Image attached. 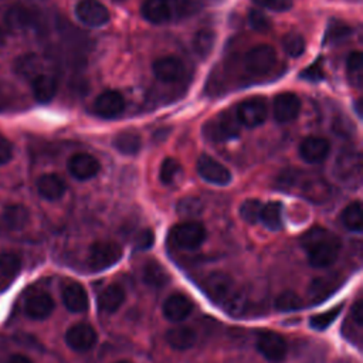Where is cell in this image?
Returning <instances> with one entry per match:
<instances>
[{
	"label": "cell",
	"mask_w": 363,
	"mask_h": 363,
	"mask_svg": "<svg viewBox=\"0 0 363 363\" xmlns=\"http://www.w3.org/2000/svg\"><path fill=\"white\" fill-rule=\"evenodd\" d=\"M177 211L183 216H197L201 211V203L196 197H186L180 200Z\"/></svg>",
	"instance_id": "cell-44"
},
{
	"label": "cell",
	"mask_w": 363,
	"mask_h": 363,
	"mask_svg": "<svg viewBox=\"0 0 363 363\" xmlns=\"http://www.w3.org/2000/svg\"><path fill=\"white\" fill-rule=\"evenodd\" d=\"M75 16L84 26L91 28L101 27L111 18L106 6L98 0H81L75 7Z\"/></svg>",
	"instance_id": "cell-9"
},
{
	"label": "cell",
	"mask_w": 363,
	"mask_h": 363,
	"mask_svg": "<svg viewBox=\"0 0 363 363\" xmlns=\"http://www.w3.org/2000/svg\"><path fill=\"white\" fill-rule=\"evenodd\" d=\"M258 352L269 362H281L285 359L288 345L284 336L275 332H262L257 337Z\"/></svg>",
	"instance_id": "cell-12"
},
{
	"label": "cell",
	"mask_w": 363,
	"mask_h": 363,
	"mask_svg": "<svg viewBox=\"0 0 363 363\" xmlns=\"http://www.w3.org/2000/svg\"><path fill=\"white\" fill-rule=\"evenodd\" d=\"M248 24L252 30L259 33H267L271 27L269 18L257 9H252L248 11Z\"/></svg>",
	"instance_id": "cell-43"
},
{
	"label": "cell",
	"mask_w": 363,
	"mask_h": 363,
	"mask_svg": "<svg viewBox=\"0 0 363 363\" xmlns=\"http://www.w3.org/2000/svg\"><path fill=\"white\" fill-rule=\"evenodd\" d=\"M184 72H186V68H184L183 61L174 55H164V57L157 58L153 62L155 77L159 81L166 82V84L176 82V81L182 79Z\"/></svg>",
	"instance_id": "cell-18"
},
{
	"label": "cell",
	"mask_w": 363,
	"mask_h": 363,
	"mask_svg": "<svg viewBox=\"0 0 363 363\" xmlns=\"http://www.w3.org/2000/svg\"><path fill=\"white\" fill-rule=\"evenodd\" d=\"M275 309L279 312H294L303 308L302 298L294 291H284L275 299Z\"/></svg>",
	"instance_id": "cell-37"
},
{
	"label": "cell",
	"mask_w": 363,
	"mask_h": 363,
	"mask_svg": "<svg viewBox=\"0 0 363 363\" xmlns=\"http://www.w3.org/2000/svg\"><path fill=\"white\" fill-rule=\"evenodd\" d=\"M44 61L37 54H24L14 61V71L24 79H34L44 74Z\"/></svg>",
	"instance_id": "cell-27"
},
{
	"label": "cell",
	"mask_w": 363,
	"mask_h": 363,
	"mask_svg": "<svg viewBox=\"0 0 363 363\" xmlns=\"http://www.w3.org/2000/svg\"><path fill=\"white\" fill-rule=\"evenodd\" d=\"M162 311L166 319L172 322H182L191 313L193 303L186 295L173 294L164 301Z\"/></svg>",
	"instance_id": "cell-22"
},
{
	"label": "cell",
	"mask_w": 363,
	"mask_h": 363,
	"mask_svg": "<svg viewBox=\"0 0 363 363\" xmlns=\"http://www.w3.org/2000/svg\"><path fill=\"white\" fill-rule=\"evenodd\" d=\"M301 245L313 268H328L336 262L342 250L340 238L332 231L315 225L301 237Z\"/></svg>",
	"instance_id": "cell-1"
},
{
	"label": "cell",
	"mask_w": 363,
	"mask_h": 363,
	"mask_svg": "<svg viewBox=\"0 0 363 363\" xmlns=\"http://www.w3.org/2000/svg\"><path fill=\"white\" fill-rule=\"evenodd\" d=\"M197 172L203 180L216 186H227L231 182L230 170L206 153H203L197 160Z\"/></svg>",
	"instance_id": "cell-10"
},
{
	"label": "cell",
	"mask_w": 363,
	"mask_h": 363,
	"mask_svg": "<svg viewBox=\"0 0 363 363\" xmlns=\"http://www.w3.org/2000/svg\"><path fill=\"white\" fill-rule=\"evenodd\" d=\"M203 135L216 143L235 139L240 135V122L237 121L235 112L224 111L211 118L203 126Z\"/></svg>",
	"instance_id": "cell-4"
},
{
	"label": "cell",
	"mask_w": 363,
	"mask_h": 363,
	"mask_svg": "<svg viewBox=\"0 0 363 363\" xmlns=\"http://www.w3.org/2000/svg\"><path fill=\"white\" fill-rule=\"evenodd\" d=\"M301 112V99L294 92H281L274 98L272 115L277 122L286 123L298 118Z\"/></svg>",
	"instance_id": "cell-14"
},
{
	"label": "cell",
	"mask_w": 363,
	"mask_h": 363,
	"mask_svg": "<svg viewBox=\"0 0 363 363\" xmlns=\"http://www.w3.org/2000/svg\"><path fill=\"white\" fill-rule=\"evenodd\" d=\"M277 62V51L269 44H259L247 51L244 58L245 68L252 74H265Z\"/></svg>",
	"instance_id": "cell-8"
},
{
	"label": "cell",
	"mask_w": 363,
	"mask_h": 363,
	"mask_svg": "<svg viewBox=\"0 0 363 363\" xmlns=\"http://www.w3.org/2000/svg\"><path fill=\"white\" fill-rule=\"evenodd\" d=\"M330 152V143L320 136H308L299 145L301 157L311 164L320 163Z\"/></svg>",
	"instance_id": "cell-19"
},
{
	"label": "cell",
	"mask_w": 363,
	"mask_h": 363,
	"mask_svg": "<svg viewBox=\"0 0 363 363\" xmlns=\"http://www.w3.org/2000/svg\"><path fill=\"white\" fill-rule=\"evenodd\" d=\"M112 145L122 155H136L142 147V139L135 130H121L113 136Z\"/></svg>",
	"instance_id": "cell-29"
},
{
	"label": "cell",
	"mask_w": 363,
	"mask_h": 363,
	"mask_svg": "<svg viewBox=\"0 0 363 363\" xmlns=\"http://www.w3.org/2000/svg\"><path fill=\"white\" fill-rule=\"evenodd\" d=\"M13 157V145L9 139L0 135V166L9 163Z\"/></svg>",
	"instance_id": "cell-48"
},
{
	"label": "cell",
	"mask_w": 363,
	"mask_h": 363,
	"mask_svg": "<svg viewBox=\"0 0 363 363\" xmlns=\"http://www.w3.org/2000/svg\"><path fill=\"white\" fill-rule=\"evenodd\" d=\"M113 3H118V4H121V3H125L126 0H112Z\"/></svg>",
	"instance_id": "cell-51"
},
{
	"label": "cell",
	"mask_w": 363,
	"mask_h": 363,
	"mask_svg": "<svg viewBox=\"0 0 363 363\" xmlns=\"http://www.w3.org/2000/svg\"><path fill=\"white\" fill-rule=\"evenodd\" d=\"M92 111L102 119H115L125 111V99L118 91H104L94 101Z\"/></svg>",
	"instance_id": "cell-11"
},
{
	"label": "cell",
	"mask_w": 363,
	"mask_h": 363,
	"mask_svg": "<svg viewBox=\"0 0 363 363\" xmlns=\"http://www.w3.org/2000/svg\"><path fill=\"white\" fill-rule=\"evenodd\" d=\"M342 223L343 225L354 233H360L363 227V218H362V203L360 201H352L347 204L342 211Z\"/></svg>",
	"instance_id": "cell-33"
},
{
	"label": "cell",
	"mask_w": 363,
	"mask_h": 363,
	"mask_svg": "<svg viewBox=\"0 0 363 363\" xmlns=\"http://www.w3.org/2000/svg\"><path fill=\"white\" fill-rule=\"evenodd\" d=\"M6 363H33V362L24 354H13L7 359Z\"/></svg>",
	"instance_id": "cell-50"
},
{
	"label": "cell",
	"mask_w": 363,
	"mask_h": 363,
	"mask_svg": "<svg viewBox=\"0 0 363 363\" xmlns=\"http://www.w3.org/2000/svg\"><path fill=\"white\" fill-rule=\"evenodd\" d=\"M336 176L339 180L346 183L360 182L362 160L357 152H343L336 160Z\"/></svg>",
	"instance_id": "cell-20"
},
{
	"label": "cell",
	"mask_w": 363,
	"mask_h": 363,
	"mask_svg": "<svg viewBox=\"0 0 363 363\" xmlns=\"http://www.w3.org/2000/svg\"><path fill=\"white\" fill-rule=\"evenodd\" d=\"M203 289L214 303L223 306L231 315H240L242 312L244 296L235 281L227 272H210L203 281Z\"/></svg>",
	"instance_id": "cell-2"
},
{
	"label": "cell",
	"mask_w": 363,
	"mask_h": 363,
	"mask_svg": "<svg viewBox=\"0 0 363 363\" xmlns=\"http://www.w3.org/2000/svg\"><path fill=\"white\" fill-rule=\"evenodd\" d=\"M98 340L95 329L88 323H75L65 332V343L75 352L91 350Z\"/></svg>",
	"instance_id": "cell-13"
},
{
	"label": "cell",
	"mask_w": 363,
	"mask_h": 363,
	"mask_svg": "<svg viewBox=\"0 0 363 363\" xmlns=\"http://www.w3.org/2000/svg\"><path fill=\"white\" fill-rule=\"evenodd\" d=\"M57 81L52 75L50 74H41L38 77H35L31 81V89H33V95L34 98L41 102V104H47L50 102L55 94H57Z\"/></svg>",
	"instance_id": "cell-28"
},
{
	"label": "cell",
	"mask_w": 363,
	"mask_h": 363,
	"mask_svg": "<svg viewBox=\"0 0 363 363\" xmlns=\"http://www.w3.org/2000/svg\"><path fill=\"white\" fill-rule=\"evenodd\" d=\"M252 1L257 6H261L272 11H288L294 4L292 0H252Z\"/></svg>",
	"instance_id": "cell-45"
},
{
	"label": "cell",
	"mask_w": 363,
	"mask_h": 363,
	"mask_svg": "<svg viewBox=\"0 0 363 363\" xmlns=\"http://www.w3.org/2000/svg\"><path fill=\"white\" fill-rule=\"evenodd\" d=\"M69 174L77 180H89L95 177L101 169L99 160L89 153H75L67 163Z\"/></svg>",
	"instance_id": "cell-16"
},
{
	"label": "cell",
	"mask_w": 363,
	"mask_h": 363,
	"mask_svg": "<svg viewBox=\"0 0 363 363\" xmlns=\"http://www.w3.org/2000/svg\"><path fill=\"white\" fill-rule=\"evenodd\" d=\"M34 21V14L24 7H16L7 14V23L11 28H26Z\"/></svg>",
	"instance_id": "cell-40"
},
{
	"label": "cell",
	"mask_w": 363,
	"mask_h": 363,
	"mask_svg": "<svg viewBox=\"0 0 363 363\" xmlns=\"http://www.w3.org/2000/svg\"><path fill=\"white\" fill-rule=\"evenodd\" d=\"M339 286L336 277H320L315 278L309 286V295L313 302H320L329 296Z\"/></svg>",
	"instance_id": "cell-31"
},
{
	"label": "cell",
	"mask_w": 363,
	"mask_h": 363,
	"mask_svg": "<svg viewBox=\"0 0 363 363\" xmlns=\"http://www.w3.org/2000/svg\"><path fill=\"white\" fill-rule=\"evenodd\" d=\"M302 78L308 79V81H320L323 78V69H322V64L319 61H315V64H312L309 68L303 69L301 74Z\"/></svg>",
	"instance_id": "cell-47"
},
{
	"label": "cell",
	"mask_w": 363,
	"mask_h": 363,
	"mask_svg": "<svg viewBox=\"0 0 363 363\" xmlns=\"http://www.w3.org/2000/svg\"><path fill=\"white\" fill-rule=\"evenodd\" d=\"M235 116L240 125L247 128H255L265 122L268 116L267 101L261 96H254L240 102L235 108Z\"/></svg>",
	"instance_id": "cell-7"
},
{
	"label": "cell",
	"mask_w": 363,
	"mask_h": 363,
	"mask_svg": "<svg viewBox=\"0 0 363 363\" xmlns=\"http://www.w3.org/2000/svg\"><path fill=\"white\" fill-rule=\"evenodd\" d=\"M201 4L197 0H146L142 4V16L153 24L189 18L197 14Z\"/></svg>",
	"instance_id": "cell-3"
},
{
	"label": "cell",
	"mask_w": 363,
	"mask_h": 363,
	"mask_svg": "<svg viewBox=\"0 0 363 363\" xmlns=\"http://www.w3.org/2000/svg\"><path fill=\"white\" fill-rule=\"evenodd\" d=\"M61 298L64 306L74 313H81L88 309V294L79 282H69L62 288Z\"/></svg>",
	"instance_id": "cell-21"
},
{
	"label": "cell",
	"mask_w": 363,
	"mask_h": 363,
	"mask_svg": "<svg viewBox=\"0 0 363 363\" xmlns=\"http://www.w3.org/2000/svg\"><path fill=\"white\" fill-rule=\"evenodd\" d=\"M30 221V211L18 203H9L0 207V228L6 231H20Z\"/></svg>",
	"instance_id": "cell-15"
},
{
	"label": "cell",
	"mask_w": 363,
	"mask_h": 363,
	"mask_svg": "<svg viewBox=\"0 0 363 363\" xmlns=\"http://www.w3.org/2000/svg\"><path fill=\"white\" fill-rule=\"evenodd\" d=\"M197 335L190 326H173L166 332V342L174 350H187L194 346Z\"/></svg>",
	"instance_id": "cell-26"
},
{
	"label": "cell",
	"mask_w": 363,
	"mask_h": 363,
	"mask_svg": "<svg viewBox=\"0 0 363 363\" xmlns=\"http://www.w3.org/2000/svg\"><path fill=\"white\" fill-rule=\"evenodd\" d=\"M155 242V234L152 230L149 228H145L142 230L138 235H136V240H135V247L140 251H145V250H149Z\"/></svg>",
	"instance_id": "cell-46"
},
{
	"label": "cell",
	"mask_w": 363,
	"mask_h": 363,
	"mask_svg": "<svg viewBox=\"0 0 363 363\" xmlns=\"http://www.w3.org/2000/svg\"><path fill=\"white\" fill-rule=\"evenodd\" d=\"M350 316H352V320H353L359 328H362V325H363V302H362L360 299L356 301L354 305L352 306Z\"/></svg>",
	"instance_id": "cell-49"
},
{
	"label": "cell",
	"mask_w": 363,
	"mask_h": 363,
	"mask_svg": "<svg viewBox=\"0 0 363 363\" xmlns=\"http://www.w3.org/2000/svg\"><path fill=\"white\" fill-rule=\"evenodd\" d=\"M115 363H130L129 360H118V362H115Z\"/></svg>",
	"instance_id": "cell-52"
},
{
	"label": "cell",
	"mask_w": 363,
	"mask_h": 363,
	"mask_svg": "<svg viewBox=\"0 0 363 363\" xmlns=\"http://www.w3.org/2000/svg\"><path fill=\"white\" fill-rule=\"evenodd\" d=\"M214 40H216V35L210 28H201L194 34L191 40V47L200 58H206L213 50Z\"/></svg>",
	"instance_id": "cell-35"
},
{
	"label": "cell",
	"mask_w": 363,
	"mask_h": 363,
	"mask_svg": "<svg viewBox=\"0 0 363 363\" xmlns=\"http://www.w3.org/2000/svg\"><path fill=\"white\" fill-rule=\"evenodd\" d=\"M21 269V259L14 252L0 254V291H6L14 279L18 277Z\"/></svg>",
	"instance_id": "cell-24"
},
{
	"label": "cell",
	"mask_w": 363,
	"mask_h": 363,
	"mask_svg": "<svg viewBox=\"0 0 363 363\" xmlns=\"http://www.w3.org/2000/svg\"><path fill=\"white\" fill-rule=\"evenodd\" d=\"M38 194L50 201L61 199L67 190L65 182L55 173H45L37 180Z\"/></svg>",
	"instance_id": "cell-23"
},
{
	"label": "cell",
	"mask_w": 363,
	"mask_h": 363,
	"mask_svg": "<svg viewBox=\"0 0 363 363\" xmlns=\"http://www.w3.org/2000/svg\"><path fill=\"white\" fill-rule=\"evenodd\" d=\"M169 238L177 248L196 250L206 240V228L197 221H183L170 230Z\"/></svg>",
	"instance_id": "cell-5"
},
{
	"label": "cell",
	"mask_w": 363,
	"mask_h": 363,
	"mask_svg": "<svg viewBox=\"0 0 363 363\" xmlns=\"http://www.w3.org/2000/svg\"><path fill=\"white\" fill-rule=\"evenodd\" d=\"M259 221L271 231L282 228V204L279 201H269L262 204Z\"/></svg>",
	"instance_id": "cell-30"
},
{
	"label": "cell",
	"mask_w": 363,
	"mask_h": 363,
	"mask_svg": "<svg viewBox=\"0 0 363 363\" xmlns=\"http://www.w3.org/2000/svg\"><path fill=\"white\" fill-rule=\"evenodd\" d=\"M54 311V299L45 291H34L26 296L24 313L35 320L48 318Z\"/></svg>",
	"instance_id": "cell-17"
},
{
	"label": "cell",
	"mask_w": 363,
	"mask_h": 363,
	"mask_svg": "<svg viewBox=\"0 0 363 363\" xmlns=\"http://www.w3.org/2000/svg\"><path fill=\"white\" fill-rule=\"evenodd\" d=\"M180 170H182V166L176 159L166 157L160 164L159 179L163 184H172L176 180V177L179 176Z\"/></svg>",
	"instance_id": "cell-42"
},
{
	"label": "cell",
	"mask_w": 363,
	"mask_h": 363,
	"mask_svg": "<svg viewBox=\"0 0 363 363\" xmlns=\"http://www.w3.org/2000/svg\"><path fill=\"white\" fill-rule=\"evenodd\" d=\"M352 33V27L347 26L346 23L340 21V20H330V23L328 24L326 33H325V44H330V43H336L340 41L343 38H346L347 35H350Z\"/></svg>",
	"instance_id": "cell-38"
},
{
	"label": "cell",
	"mask_w": 363,
	"mask_h": 363,
	"mask_svg": "<svg viewBox=\"0 0 363 363\" xmlns=\"http://www.w3.org/2000/svg\"><path fill=\"white\" fill-rule=\"evenodd\" d=\"M282 48L291 57H301L305 51V40L301 34L291 31L282 37Z\"/></svg>",
	"instance_id": "cell-39"
},
{
	"label": "cell",
	"mask_w": 363,
	"mask_h": 363,
	"mask_svg": "<svg viewBox=\"0 0 363 363\" xmlns=\"http://www.w3.org/2000/svg\"><path fill=\"white\" fill-rule=\"evenodd\" d=\"M261 208H262V203L257 199H248L245 201L241 203L238 213L240 217L248 223V224H255L257 221H259V214H261Z\"/></svg>",
	"instance_id": "cell-41"
},
{
	"label": "cell",
	"mask_w": 363,
	"mask_h": 363,
	"mask_svg": "<svg viewBox=\"0 0 363 363\" xmlns=\"http://www.w3.org/2000/svg\"><path fill=\"white\" fill-rule=\"evenodd\" d=\"M342 309H343V303H339V305H335L333 308H330L325 312L312 315L311 319H309L311 328H313L315 330H325L326 328H329L339 318Z\"/></svg>",
	"instance_id": "cell-36"
},
{
	"label": "cell",
	"mask_w": 363,
	"mask_h": 363,
	"mask_svg": "<svg viewBox=\"0 0 363 363\" xmlns=\"http://www.w3.org/2000/svg\"><path fill=\"white\" fill-rule=\"evenodd\" d=\"M122 258V248L113 241H96L89 247L88 265L92 271H104Z\"/></svg>",
	"instance_id": "cell-6"
},
{
	"label": "cell",
	"mask_w": 363,
	"mask_h": 363,
	"mask_svg": "<svg viewBox=\"0 0 363 363\" xmlns=\"http://www.w3.org/2000/svg\"><path fill=\"white\" fill-rule=\"evenodd\" d=\"M142 277H143V282L149 286H155V288H160V286H164L166 282L169 281V275L166 272V269L152 261V262H147L143 268V272H142Z\"/></svg>",
	"instance_id": "cell-34"
},
{
	"label": "cell",
	"mask_w": 363,
	"mask_h": 363,
	"mask_svg": "<svg viewBox=\"0 0 363 363\" xmlns=\"http://www.w3.org/2000/svg\"><path fill=\"white\" fill-rule=\"evenodd\" d=\"M346 77L352 86L360 88L363 84V55L360 51H352L346 61Z\"/></svg>",
	"instance_id": "cell-32"
},
{
	"label": "cell",
	"mask_w": 363,
	"mask_h": 363,
	"mask_svg": "<svg viewBox=\"0 0 363 363\" xmlns=\"http://www.w3.org/2000/svg\"><path fill=\"white\" fill-rule=\"evenodd\" d=\"M125 301V291L121 285L118 284H111L106 288H104L98 298H96V303L98 308L105 312V313H113L116 312L122 303Z\"/></svg>",
	"instance_id": "cell-25"
}]
</instances>
